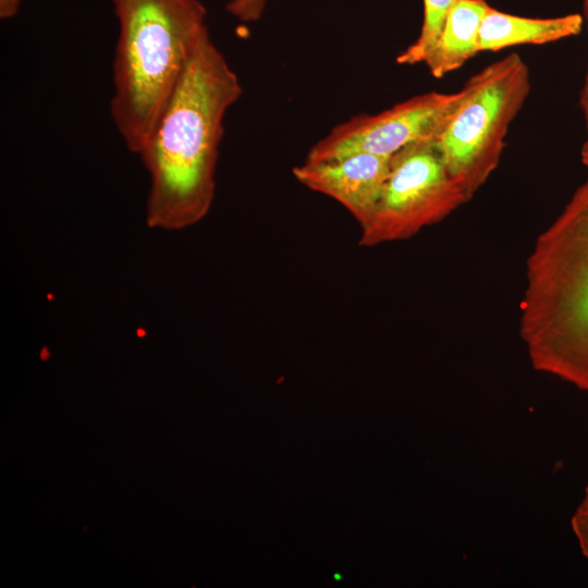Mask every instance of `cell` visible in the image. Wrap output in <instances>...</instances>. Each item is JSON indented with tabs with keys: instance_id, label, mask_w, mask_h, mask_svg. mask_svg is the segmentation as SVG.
I'll return each mask as SVG.
<instances>
[{
	"instance_id": "cell-12",
	"label": "cell",
	"mask_w": 588,
	"mask_h": 588,
	"mask_svg": "<svg viewBox=\"0 0 588 588\" xmlns=\"http://www.w3.org/2000/svg\"><path fill=\"white\" fill-rule=\"evenodd\" d=\"M267 0H230L226 10L231 15L245 23L260 20Z\"/></svg>"
},
{
	"instance_id": "cell-4",
	"label": "cell",
	"mask_w": 588,
	"mask_h": 588,
	"mask_svg": "<svg viewBox=\"0 0 588 588\" xmlns=\"http://www.w3.org/2000/svg\"><path fill=\"white\" fill-rule=\"evenodd\" d=\"M467 95L434 139L446 170L468 199L497 169L505 137L530 93V74L510 53L473 75Z\"/></svg>"
},
{
	"instance_id": "cell-13",
	"label": "cell",
	"mask_w": 588,
	"mask_h": 588,
	"mask_svg": "<svg viewBox=\"0 0 588 588\" xmlns=\"http://www.w3.org/2000/svg\"><path fill=\"white\" fill-rule=\"evenodd\" d=\"M584 14H585L587 27H588V0H584ZM580 106H581V110L585 117L587 136H588V70H587V75L585 79V85L581 90Z\"/></svg>"
},
{
	"instance_id": "cell-1",
	"label": "cell",
	"mask_w": 588,
	"mask_h": 588,
	"mask_svg": "<svg viewBox=\"0 0 588 588\" xmlns=\"http://www.w3.org/2000/svg\"><path fill=\"white\" fill-rule=\"evenodd\" d=\"M242 93L237 74L207 28L138 155L150 180L148 226L180 230L208 212L224 118Z\"/></svg>"
},
{
	"instance_id": "cell-2",
	"label": "cell",
	"mask_w": 588,
	"mask_h": 588,
	"mask_svg": "<svg viewBox=\"0 0 588 588\" xmlns=\"http://www.w3.org/2000/svg\"><path fill=\"white\" fill-rule=\"evenodd\" d=\"M520 307L532 367L588 392V179L536 240Z\"/></svg>"
},
{
	"instance_id": "cell-10",
	"label": "cell",
	"mask_w": 588,
	"mask_h": 588,
	"mask_svg": "<svg viewBox=\"0 0 588 588\" xmlns=\"http://www.w3.org/2000/svg\"><path fill=\"white\" fill-rule=\"evenodd\" d=\"M456 0H422L424 19L417 39L397 57L399 64L424 63L433 49L443 28L445 19Z\"/></svg>"
},
{
	"instance_id": "cell-11",
	"label": "cell",
	"mask_w": 588,
	"mask_h": 588,
	"mask_svg": "<svg viewBox=\"0 0 588 588\" xmlns=\"http://www.w3.org/2000/svg\"><path fill=\"white\" fill-rule=\"evenodd\" d=\"M571 526L583 555L588 560V485L583 500L572 516Z\"/></svg>"
},
{
	"instance_id": "cell-7",
	"label": "cell",
	"mask_w": 588,
	"mask_h": 588,
	"mask_svg": "<svg viewBox=\"0 0 588 588\" xmlns=\"http://www.w3.org/2000/svg\"><path fill=\"white\" fill-rule=\"evenodd\" d=\"M393 156L354 154L293 168L295 180L348 210L360 228L369 221L389 175Z\"/></svg>"
},
{
	"instance_id": "cell-3",
	"label": "cell",
	"mask_w": 588,
	"mask_h": 588,
	"mask_svg": "<svg viewBox=\"0 0 588 588\" xmlns=\"http://www.w3.org/2000/svg\"><path fill=\"white\" fill-rule=\"evenodd\" d=\"M119 24L110 113L139 155L208 28L199 0H111Z\"/></svg>"
},
{
	"instance_id": "cell-9",
	"label": "cell",
	"mask_w": 588,
	"mask_h": 588,
	"mask_svg": "<svg viewBox=\"0 0 588 588\" xmlns=\"http://www.w3.org/2000/svg\"><path fill=\"white\" fill-rule=\"evenodd\" d=\"M489 4L486 0H456L441 34L424 64L441 78L460 69L479 50V33Z\"/></svg>"
},
{
	"instance_id": "cell-14",
	"label": "cell",
	"mask_w": 588,
	"mask_h": 588,
	"mask_svg": "<svg viewBox=\"0 0 588 588\" xmlns=\"http://www.w3.org/2000/svg\"><path fill=\"white\" fill-rule=\"evenodd\" d=\"M22 0H0V17L8 20L13 17L20 8Z\"/></svg>"
},
{
	"instance_id": "cell-6",
	"label": "cell",
	"mask_w": 588,
	"mask_h": 588,
	"mask_svg": "<svg viewBox=\"0 0 588 588\" xmlns=\"http://www.w3.org/2000/svg\"><path fill=\"white\" fill-rule=\"evenodd\" d=\"M467 95L430 91L373 114H360L338 124L316 142L305 161L318 162L354 154L394 156L424 140H433Z\"/></svg>"
},
{
	"instance_id": "cell-8",
	"label": "cell",
	"mask_w": 588,
	"mask_h": 588,
	"mask_svg": "<svg viewBox=\"0 0 588 588\" xmlns=\"http://www.w3.org/2000/svg\"><path fill=\"white\" fill-rule=\"evenodd\" d=\"M580 14L538 19L509 14L489 5L479 33L480 51H499L517 45H543L580 33Z\"/></svg>"
},
{
	"instance_id": "cell-5",
	"label": "cell",
	"mask_w": 588,
	"mask_h": 588,
	"mask_svg": "<svg viewBox=\"0 0 588 588\" xmlns=\"http://www.w3.org/2000/svg\"><path fill=\"white\" fill-rule=\"evenodd\" d=\"M469 199L449 174L433 140L413 144L392 158L389 175L359 244L408 238L443 220Z\"/></svg>"
},
{
	"instance_id": "cell-15",
	"label": "cell",
	"mask_w": 588,
	"mask_h": 588,
	"mask_svg": "<svg viewBox=\"0 0 588 588\" xmlns=\"http://www.w3.org/2000/svg\"><path fill=\"white\" fill-rule=\"evenodd\" d=\"M580 156H581V161L584 166L588 169V136L585 143L583 144Z\"/></svg>"
}]
</instances>
